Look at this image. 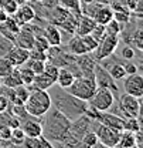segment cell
<instances>
[{"label":"cell","instance_id":"obj_10","mask_svg":"<svg viewBox=\"0 0 143 148\" xmlns=\"http://www.w3.org/2000/svg\"><path fill=\"white\" fill-rule=\"evenodd\" d=\"M94 77H95V81H96V86L98 87H105L108 90L113 92V95L116 97V92L118 90V86H116V80H113L110 77V74L108 73V70L105 67H102L99 63H96L95 66V70H94Z\"/></svg>","mask_w":143,"mask_h":148},{"label":"cell","instance_id":"obj_11","mask_svg":"<svg viewBox=\"0 0 143 148\" xmlns=\"http://www.w3.org/2000/svg\"><path fill=\"white\" fill-rule=\"evenodd\" d=\"M123 80V90L126 94L135 95V97H143V77L140 73L126 74Z\"/></svg>","mask_w":143,"mask_h":148},{"label":"cell","instance_id":"obj_4","mask_svg":"<svg viewBox=\"0 0 143 148\" xmlns=\"http://www.w3.org/2000/svg\"><path fill=\"white\" fill-rule=\"evenodd\" d=\"M96 81H95V77H88V75H78L75 77V80L72 81V84L65 88L68 92H71L72 95L84 100V101H88L92 94L96 90Z\"/></svg>","mask_w":143,"mask_h":148},{"label":"cell","instance_id":"obj_7","mask_svg":"<svg viewBox=\"0 0 143 148\" xmlns=\"http://www.w3.org/2000/svg\"><path fill=\"white\" fill-rule=\"evenodd\" d=\"M115 104V95L105 87H96L95 92L88 100V106L96 111H108Z\"/></svg>","mask_w":143,"mask_h":148},{"label":"cell","instance_id":"obj_2","mask_svg":"<svg viewBox=\"0 0 143 148\" xmlns=\"http://www.w3.org/2000/svg\"><path fill=\"white\" fill-rule=\"evenodd\" d=\"M47 91L51 97V104L55 108H58L65 117H68L71 121L78 118L79 115L85 114V111L88 110V101H84V100L72 95L71 92L60 87L58 84L57 86L53 84Z\"/></svg>","mask_w":143,"mask_h":148},{"label":"cell","instance_id":"obj_25","mask_svg":"<svg viewBox=\"0 0 143 148\" xmlns=\"http://www.w3.org/2000/svg\"><path fill=\"white\" fill-rule=\"evenodd\" d=\"M116 147H121V148H136V137H135V132L122 130V131H121V137H119V141H118V145H116Z\"/></svg>","mask_w":143,"mask_h":148},{"label":"cell","instance_id":"obj_8","mask_svg":"<svg viewBox=\"0 0 143 148\" xmlns=\"http://www.w3.org/2000/svg\"><path fill=\"white\" fill-rule=\"evenodd\" d=\"M119 43H121V34H110V33H106V36L98 43V47L92 51L95 60L99 63L101 60H104V58L109 57L110 54H113V53L116 51Z\"/></svg>","mask_w":143,"mask_h":148},{"label":"cell","instance_id":"obj_32","mask_svg":"<svg viewBox=\"0 0 143 148\" xmlns=\"http://www.w3.org/2000/svg\"><path fill=\"white\" fill-rule=\"evenodd\" d=\"M18 7L17 0H0V9L3 12H6V14L12 16Z\"/></svg>","mask_w":143,"mask_h":148},{"label":"cell","instance_id":"obj_36","mask_svg":"<svg viewBox=\"0 0 143 148\" xmlns=\"http://www.w3.org/2000/svg\"><path fill=\"white\" fill-rule=\"evenodd\" d=\"M91 36L99 43L104 37L106 36V27H105L104 24H98V23H96V26H95V27H94V30L91 32Z\"/></svg>","mask_w":143,"mask_h":148},{"label":"cell","instance_id":"obj_28","mask_svg":"<svg viewBox=\"0 0 143 148\" xmlns=\"http://www.w3.org/2000/svg\"><path fill=\"white\" fill-rule=\"evenodd\" d=\"M58 4L62 6L64 9L70 10L72 14H77V17L82 12V7H81V1L79 0H58Z\"/></svg>","mask_w":143,"mask_h":148},{"label":"cell","instance_id":"obj_18","mask_svg":"<svg viewBox=\"0 0 143 148\" xmlns=\"http://www.w3.org/2000/svg\"><path fill=\"white\" fill-rule=\"evenodd\" d=\"M94 20L98 23V24H108L112 18H113V9H112V6H109V4H101L98 9H96V12L94 13Z\"/></svg>","mask_w":143,"mask_h":148},{"label":"cell","instance_id":"obj_30","mask_svg":"<svg viewBox=\"0 0 143 148\" xmlns=\"http://www.w3.org/2000/svg\"><path fill=\"white\" fill-rule=\"evenodd\" d=\"M18 73H20L23 84H26V86H30L31 81H33V78H34V75H36V73L28 66H26V64H23V66L18 67Z\"/></svg>","mask_w":143,"mask_h":148},{"label":"cell","instance_id":"obj_31","mask_svg":"<svg viewBox=\"0 0 143 148\" xmlns=\"http://www.w3.org/2000/svg\"><path fill=\"white\" fill-rule=\"evenodd\" d=\"M24 138H26V134H24V131L21 130L20 125L12 128V132H10V143H12L13 145H23Z\"/></svg>","mask_w":143,"mask_h":148},{"label":"cell","instance_id":"obj_43","mask_svg":"<svg viewBox=\"0 0 143 148\" xmlns=\"http://www.w3.org/2000/svg\"><path fill=\"white\" fill-rule=\"evenodd\" d=\"M27 1H34V3H38L40 0H27Z\"/></svg>","mask_w":143,"mask_h":148},{"label":"cell","instance_id":"obj_27","mask_svg":"<svg viewBox=\"0 0 143 148\" xmlns=\"http://www.w3.org/2000/svg\"><path fill=\"white\" fill-rule=\"evenodd\" d=\"M126 44H133V46L136 47V50L142 51V49H143V32L139 26L132 32V36H130V38H127Z\"/></svg>","mask_w":143,"mask_h":148},{"label":"cell","instance_id":"obj_42","mask_svg":"<svg viewBox=\"0 0 143 148\" xmlns=\"http://www.w3.org/2000/svg\"><path fill=\"white\" fill-rule=\"evenodd\" d=\"M18 1V4H20V3H24V1H27V0H17Z\"/></svg>","mask_w":143,"mask_h":148},{"label":"cell","instance_id":"obj_13","mask_svg":"<svg viewBox=\"0 0 143 148\" xmlns=\"http://www.w3.org/2000/svg\"><path fill=\"white\" fill-rule=\"evenodd\" d=\"M12 16L17 21L18 26L21 27V26H24V24H27V23L34 21V18H36V10H34V7L30 6L27 1H24V3H20V4H18L17 10H16Z\"/></svg>","mask_w":143,"mask_h":148},{"label":"cell","instance_id":"obj_3","mask_svg":"<svg viewBox=\"0 0 143 148\" xmlns=\"http://www.w3.org/2000/svg\"><path fill=\"white\" fill-rule=\"evenodd\" d=\"M51 97L47 90H31L26 103H24V108L26 111L31 115L41 118L51 107Z\"/></svg>","mask_w":143,"mask_h":148},{"label":"cell","instance_id":"obj_23","mask_svg":"<svg viewBox=\"0 0 143 148\" xmlns=\"http://www.w3.org/2000/svg\"><path fill=\"white\" fill-rule=\"evenodd\" d=\"M112 9H113V18H115L118 23L126 26V24L130 21L132 14H130V10H129L126 6H121V7H119V6L113 4Z\"/></svg>","mask_w":143,"mask_h":148},{"label":"cell","instance_id":"obj_9","mask_svg":"<svg viewBox=\"0 0 143 148\" xmlns=\"http://www.w3.org/2000/svg\"><path fill=\"white\" fill-rule=\"evenodd\" d=\"M119 98V103H118V108L121 111V117H136L139 118L140 117V103H142V98L140 97H135V95H130V94H122L118 97Z\"/></svg>","mask_w":143,"mask_h":148},{"label":"cell","instance_id":"obj_22","mask_svg":"<svg viewBox=\"0 0 143 148\" xmlns=\"http://www.w3.org/2000/svg\"><path fill=\"white\" fill-rule=\"evenodd\" d=\"M68 51L74 56L89 53V51L87 50V47L84 46L81 36H78V34H75V36H72L71 38H70V41H68Z\"/></svg>","mask_w":143,"mask_h":148},{"label":"cell","instance_id":"obj_6","mask_svg":"<svg viewBox=\"0 0 143 148\" xmlns=\"http://www.w3.org/2000/svg\"><path fill=\"white\" fill-rule=\"evenodd\" d=\"M92 130L95 131V134L98 137L99 145L109 148H113L118 145V141H119V137H121L119 130L105 125V124H102L96 120H94V123H92Z\"/></svg>","mask_w":143,"mask_h":148},{"label":"cell","instance_id":"obj_24","mask_svg":"<svg viewBox=\"0 0 143 148\" xmlns=\"http://www.w3.org/2000/svg\"><path fill=\"white\" fill-rule=\"evenodd\" d=\"M23 147H27V148H51L53 147V144L48 141V140H45L43 135H40V137H26L24 138V141H23Z\"/></svg>","mask_w":143,"mask_h":148},{"label":"cell","instance_id":"obj_29","mask_svg":"<svg viewBox=\"0 0 143 148\" xmlns=\"http://www.w3.org/2000/svg\"><path fill=\"white\" fill-rule=\"evenodd\" d=\"M123 130L125 131H132V132L140 131L142 130L140 118H136V117H126V118H123Z\"/></svg>","mask_w":143,"mask_h":148},{"label":"cell","instance_id":"obj_26","mask_svg":"<svg viewBox=\"0 0 143 148\" xmlns=\"http://www.w3.org/2000/svg\"><path fill=\"white\" fill-rule=\"evenodd\" d=\"M99 143H98V137L95 134L94 130H88L82 137H81V141H79V147H87V148H94L98 147Z\"/></svg>","mask_w":143,"mask_h":148},{"label":"cell","instance_id":"obj_20","mask_svg":"<svg viewBox=\"0 0 143 148\" xmlns=\"http://www.w3.org/2000/svg\"><path fill=\"white\" fill-rule=\"evenodd\" d=\"M0 84L3 87H6V88H14V87H17L20 84H23L20 73H18V67H14L9 74L1 77L0 78Z\"/></svg>","mask_w":143,"mask_h":148},{"label":"cell","instance_id":"obj_17","mask_svg":"<svg viewBox=\"0 0 143 148\" xmlns=\"http://www.w3.org/2000/svg\"><path fill=\"white\" fill-rule=\"evenodd\" d=\"M43 34L47 38V41L50 43V46H61L62 43V34H61V30L54 26V24H47L44 29H43Z\"/></svg>","mask_w":143,"mask_h":148},{"label":"cell","instance_id":"obj_40","mask_svg":"<svg viewBox=\"0 0 143 148\" xmlns=\"http://www.w3.org/2000/svg\"><path fill=\"white\" fill-rule=\"evenodd\" d=\"M121 57L123 60H133L135 58V49L130 44H126L121 49Z\"/></svg>","mask_w":143,"mask_h":148},{"label":"cell","instance_id":"obj_38","mask_svg":"<svg viewBox=\"0 0 143 148\" xmlns=\"http://www.w3.org/2000/svg\"><path fill=\"white\" fill-rule=\"evenodd\" d=\"M81 38H82V43H84V46L87 47V50L89 51V53H92L96 47H98V41L94 38V37L91 36V34H85V36H81Z\"/></svg>","mask_w":143,"mask_h":148},{"label":"cell","instance_id":"obj_15","mask_svg":"<svg viewBox=\"0 0 143 148\" xmlns=\"http://www.w3.org/2000/svg\"><path fill=\"white\" fill-rule=\"evenodd\" d=\"M20 127H21V130L24 131L26 137H40V135H43L41 118L28 117V118L20 121Z\"/></svg>","mask_w":143,"mask_h":148},{"label":"cell","instance_id":"obj_44","mask_svg":"<svg viewBox=\"0 0 143 148\" xmlns=\"http://www.w3.org/2000/svg\"><path fill=\"white\" fill-rule=\"evenodd\" d=\"M0 143H1V137H0Z\"/></svg>","mask_w":143,"mask_h":148},{"label":"cell","instance_id":"obj_12","mask_svg":"<svg viewBox=\"0 0 143 148\" xmlns=\"http://www.w3.org/2000/svg\"><path fill=\"white\" fill-rule=\"evenodd\" d=\"M13 44L18 46V47H23V49H27V50L33 49V46H34V32H33L30 23L20 27V30L14 37Z\"/></svg>","mask_w":143,"mask_h":148},{"label":"cell","instance_id":"obj_21","mask_svg":"<svg viewBox=\"0 0 143 148\" xmlns=\"http://www.w3.org/2000/svg\"><path fill=\"white\" fill-rule=\"evenodd\" d=\"M74 80H75V74L72 73L70 69L61 67L60 71H58V75H57V81H55V84H58V86L62 87V88H68V87L72 84Z\"/></svg>","mask_w":143,"mask_h":148},{"label":"cell","instance_id":"obj_39","mask_svg":"<svg viewBox=\"0 0 143 148\" xmlns=\"http://www.w3.org/2000/svg\"><path fill=\"white\" fill-rule=\"evenodd\" d=\"M58 71H60V67H57L55 64L53 63H50V64H45V67H44V70H43V73L47 74L53 81H57V75H58Z\"/></svg>","mask_w":143,"mask_h":148},{"label":"cell","instance_id":"obj_35","mask_svg":"<svg viewBox=\"0 0 143 148\" xmlns=\"http://www.w3.org/2000/svg\"><path fill=\"white\" fill-rule=\"evenodd\" d=\"M105 27H106V33H110V34H121V32L123 30V24H121V23H118L115 18H112L108 24H105Z\"/></svg>","mask_w":143,"mask_h":148},{"label":"cell","instance_id":"obj_5","mask_svg":"<svg viewBox=\"0 0 143 148\" xmlns=\"http://www.w3.org/2000/svg\"><path fill=\"white\" fill-rule=\"evenodd\" d=\"M50 20H51V24L64 29L67 33H70V34L75 33L77 16L72 14L70 10L64 9L62 6H60V4L54 6V9L51 10V17H50Z\"/></svg>","mask_w":143,"mask_h":148},{"label":"cell","instance_id":"obj_33","mask_svg":"<svg viewBox=\"0 0 143 148\" xmlns=\"http://www.w3.org/2000/svg\"><path fill=\"white\" fill-rule=\"evenodd\" d=\"M33 47L38 49V50H43V51H47L51 46H50V43L47 41V38L44 37L43 33H37V34H34V46Z\"/></svg>","mask_w":143,"mask_h":148},{"label":"cell","instance_id":"obj_19","mask_svg":"<svg viewBox=\"0 0 143 148\" xmlns=\"http://www.w3.org/2000/svg\"><path fill=\"white\" fill-rule=\"evenodd\" d=\"M53 84H55V81H53L47 74L38 73L34 75V78L28 87H30V90H48Z\"/></svg>","mask_w":143,"mask_h":148},{"label":"cell","instance_id":"obj_37","mask_svg":"<svg viewBox=\"0 0 143 148\" xmlns=\"http://www.w3.org/2000/svg\"><path fill=\"white\" fill-rule=\"evenodd\" d=\"M14 67L10 64V61L4 57V56H0V78L4 77L6 74H9Z\"/></svg>","mask_w":143,"mask_h":148},{"label":"cell","instance_id":"obj_16","mask_svg":"<svg viewBox=\"0 0 143 148\" xmlns=\"http://www.w3.org/2000/svg\"><path fill=\"white\" fill-rule=\"evenodd\" d=\"M96 26V21L94 17H91L88 14H79L77 17V24H75V33L78 36H85L91 34V32L94 30V27Z\"/></svg>","mask_w":143,"mask_h":148},{"label":"cell","instance_id":"obj_34","mask_svg":"<svg viewBox=\"0 0 143 148\" xmlns=\"http://www.w3.org/2000/svg\"><path fill=\"white\" fill-rule=\"evenodd\" d=\"M26 66H28L36 74L38 73H43V70H44V67H45V64H47V61H41V60H33V58H28L26 63H24Z\"/></svg>","mask_w":143,"mask_h":148},{"label":"cell","instance_id":"obj_1","mask_svg":"<svg viewBox=\"0 0 143 148\" xmlns=\"http://www.w3.org/2000/svg\"><path fill=\"white\" fill-rule=\"evenodd\" d=\"M41 127H43V137L48 140L54 145H62L68 137L71 120L65 117L58 108L54 106L50 107L43 117H41Z\"/></svg>","mask_w":143,"mask_h":148},{"label":"cell","instance_id":"obj_14","mask_svg":"<svg viewBox=\"0 0 143 148\" xmlns=\"http://www.w3.org/2000/svg\"><path fill=\"white\" fill-rule=\"evenodd\" d=\"M4 57L10 61V64H12L13 67H20V66H23V64L28 60V50L13 44V46L6 51Z\"/></svg>","mask_w":143,"mask_h":148},{"label":"cell","instance_id":"obj_41","mask_svg":"<svg viewBox=\"0 0 143 148\" xmlns=\"http://www.w3.org/2000/svg\"><path fill=\"white\" fill-rule=\"evenodd\" d=\"M123 67H125L126 74L139 73V66H138V64H135L132 60H125V61H123Z\"/></svg>","mask_w":143,"mask_h":148}]
</instances>
